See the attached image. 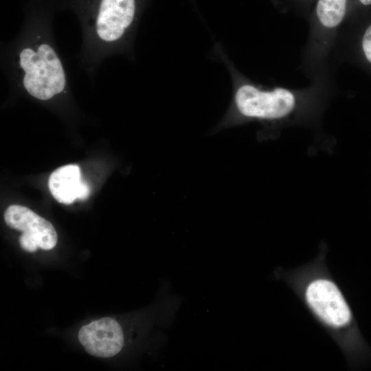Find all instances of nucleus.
<instances>
[{
  "instance_id": "obj_3",
  "label": "nucleus",
  "mask_w": 371,
  "mask_h": 371,
  "mask_svg": "<svg viewBox=\"0 0 371 371\" xmlns=\"http://www.w3.org/2000/svg\"><path fill=\"white\" fill-rule=\"evenodd\" d=\"M58 8L73 11L79 21L82 43L76 58L91 80L108 58L131 54L139 0H64Z\"/></svg>"
},
{
  "instance_id": "obj_1",
  "label": "nucleus",
  "mask_w": 371,
  "mask_h": 371,
  "mask_svg": "<svg viewBox=\"0 0 371 371\" xmlns=\"http://www.w3.org/2000/svg\"><path fill=\"white\" fill-rule=\"evenodd\" d=\"M57 4L31 0L17 34L1 43V68L13 94L45 103L71 98L70 79L53 30Z\"/></svg>"
},
{
  "instance_id": "obj_8",
  "label": "nucleus",
  "mask_w": 371,
  "mask_h": 371,
  "mask_svg": "<svg viewBox=\"0 0 371 371\" xmlns=\"http://www.w3.org/2000/svg\"><path fill=\"white\" fill-rule=\"evenodd\" d=\"M78 339L90 355L102 358L112 357L124 346V334L114 319L104 317L84 325L78 332Z\"/></svg>"
},
{
  "instance_id": "obj_6",
  "label": "nucleus",
  "mask_w": 371,
  "mask_h": 371,
  "mask_svg": "<svg viewBox=\"0 0 371 371\" xmlns=\"http://www.w3.org/2000/svg\"><path fill=\"white\" fill-rule=\"evenodd\" d=\"M333 55L337 60L350 63L371 76V12L344 25Z\"/></svg>"
},
{
  "instance_id": "obj_10",
  "label": "nucleus",
  "mask_w": 371,
  "mask_h": 371,
  "mask_svg": "<svg viewBox=\"0 0 371 371\" xmlns=\"http://www.w3.org/2000/svg\"><path fill=\"white\" fill-rule=\"evenodd\" d=\"M278 10L284 13L292 12L308 19L315 0H272Z\"/></svg>"
},
{
  "instance_id": "obj_4",
  "label": "nucleus",
  "mask_w": 371,
  "mask_h": 371,
  "mask_svg": "<svg viewBox=\"0 0 371 371\" xmlns=\"http://www.w3.org/2000/svg\"><path fill=\"white\" fill-rule=\"evenodd\" d=\"M352 0H315L308 17V34L299 69L311 80L333 76L330 58Z\"/></svg>"
},
{
  "instance_id": "obj_5",
  "label": "nucleus",
  "mask_w": 371,
  "mask_h": 371,
  "mask_svg": "<svg viewBox=\"0 0 371 371\" xmlns=\"http://www.w3.org/2000/svg\"><path fill=\"white\" fill-rule=\"evenodd\" d=\"M3 216L8 227L23 232L19 241L25 251L50 250L56 246L58 237L52 224L27 207L10 205Z\"/></svg>"
},
{
  "instance_id": "obj_2",
  "label": "nucleus",
  "mask_w": 371,
  "mask_h": 371,
  "mask_svg": "<svg viewBox=\"0 0 371 371\" xmlns=\"http://www.w3.org/2000/svg\"><path fill=\"white\" fill-rule=\"evenodd\" d=\"M232 102L216 131L250 122L262 126L258 137L274 138L282 129L300 126L317 129L337 89L333 76L311 80L308 87L265 88L235 73Z\"/></svg>"
},
{
  "instance_id": "obj_7",
  "label": "nucleus",
  "mask_w": 371,
  "mask_h": 371,
  "mask_svg": "<svg viewBox=\"0 0 371 371\" xmlns=\"http://www.w3.org/2000/svg\"><path fill=\"white\" fill-rule=\"evenodd\" d=\"M313 311L326 323L342 327L351 319V313L341 291L333 282L319 279L311 282L305 293Z\"/></svg>"
},
{
  "instance_id": "obj_9",
  "label": "nucleus",
  "mask_w": 371,
  "mask_h": 371,
  "mask_svg": "<svg viewBox=\"0 0 371 371\" xmlns=\"http://www.w3.org/2000/svg\"><path fill=\"white\" fill-rule=\"evenodd\" d=\"M48 187L59 203L69 205L76 199L85 200L90 193L89 185L82 180L80 167L68 164L55 170L50 175Z\"/></svg>"
},
{
  "instance_id": "obj_11",
  "label": "nucleus",
  "mask_w": 371,
  "mask_h": 371,
  "mask_svg": "<svg viewBox=\"0 0 371 371\" xmlns=\"http://www.w3.org/2000/svg\"><path fill=\"white\" fill-rule=\"evenodd\" d=\"M371 12V0H352L346 23L355 21Z\"/></svg>"
}]
</instances>
